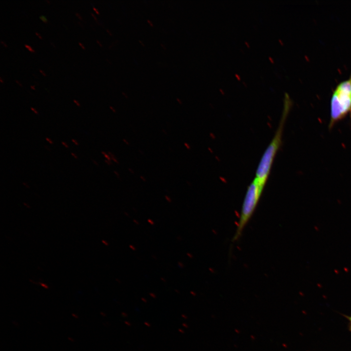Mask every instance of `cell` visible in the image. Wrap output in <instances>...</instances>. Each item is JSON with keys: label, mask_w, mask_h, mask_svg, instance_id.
<instances>
[{"label": "cell", "mask_w": 351, "mask_h": 351, "mask_svg": "<svg viewBox=\"0 0 351 351\" xmlns=\"http://www.w3.org/2000/svg\"><path fill=\"white\" fill-rule=\"evenodd\" d=\"M102 243L104 244L105 246H108V244H109L108 243L106 240H102Z\"/></svg>", "instance_id": "cell-17"}, {"label": "cell", "mask_w": 351, "mask_h": 351, "mask_svg": "<svg viewBox=\"0 0 351 351\" xmlns=\"http://www.w3.org/2000/svg\"><path fill=\"white\" fill-rule=\"evenodd\" d=\"M165 199L169 202H170L171 201V199L168 196H165Z\"/></svg>", "instance_id": "cell-16"}, {"label": "cell", "mask_w": 351, "mask_h": 351, "mask_svg": "<svg viewBox=\"0 0 351 351\" xmlns=\"http://www.w3.org/2000/svg\"><path fill=\"white\" fill-rule=\"evenodd\" d=\"M139 41L140 43H141V44L143 46H144V45H145V44L143 43V42H142V41L139 40Z\"/></svg>", "instance_id": "cell-35"}, {"label": "cell", "mask_w": 351, "mask_h": 351, "mask_svg": "<svg viewBox=\"0 0 351 351\" xmlns=\"http://www.w3.org/2000/svg\"><path fill=\"white\" fill-rule=\"evenodd\" d=\"M39 284L40 286H41L42 287H43V288H44V289H49L48 286L47 284H45V283H44L39 282Z\"/></svg>", "instance_id": "cell-4"}, {"label": "cell", "mask_w": 351, "mask_h": 351, "mask_svg": "<svg viewBox=\"0 0 351 351\" xmlns=\"http://www.w3.org/2000/svg\"><path fill=\"white\" fill-rule=\"evenodd\" d=\"M28 50H29L30 52H35L31 47L29 49H28Z\"/></svg>", "instance_id": "cell-26"}, {"label": "cell", "mask_w": 351, "mask_h": 351, "mask_svg": "<svg viewBox=\"0 0 351 351\" xmlns=\"http://www.w3.org/2000/svg\"><path fill=\"white\" fill-rule=\"evenodd\" d=\"M76 15H77V16L78 17V18H79V19H82V18H81V17H80V15H79V14H78V13H76Z\"/></svg>", "instance_id": "cell-29"}, {"label": "cell", "mask_w": 351, "mask_h": 351, "mask_svg": "<svg viewBox=\"0 0 351 351\" xmlns=\"http://www.w3.org/2000/svg\"><path fill=\"white\" fill-rule=\"evenodd\" d=\"M97 42L98 43V44H99L100 46H102V45L100 43V42H99L98 39H97Z\"/></svg>", "instance_id": "cell-33"}, {"label": "cell", "mask_w": 351, "mask_h": 351, "mask_svg": "<svg viewBox=\"0 0 351 351\" xmlns=\"http://www.w3.org/2000/svg\"><path fill=\"white\" fill-rule=\"evenodd\" d=\"M102 154L105 157L107 158L109 161L110 160V156L107 155L105 152H102Z\"/></svg>", "instance_id": "cell-6"}, {"label": "cell", "mask_w": 351, "mask_h": 351, "mask_svg": "<svg viewBox=\"0 0 351 351\" xmlns=\"http://www.w3.org/2000/svg\"><path fill=\"white\" fill-rule=\"evenodd\" d=\"M35 34L40 39H41L42 38L40 36V35L37 33L35 32Z\"/></svg>", "instance_id": "cell-32"}, {"label": "cell", "mask_w": 351, "mask_h": 351, "mask_svg": "<svg viewBox=\"0 0 351 351\" xmlns=\"http://www.w3.org/2000/svg\"><path fill=\"white\" fill-rule=\"evenodd\" d=\"M92 162L96 165H98V163H97V162H96L94 160L92 159Z\"/></svg>", "instance_id": "cell-27"}, {"label": "cell", "mask_w": 351, "mask_h": 351, "mask_svg": "<svg viewBox=\"0 0 351 351\" xmlns=\"http://www.w3.org/2000/svg\"><path fill=\"white\" fill-rule=\"evenodd\" d=\"M71 155H72V156H73L75 158H76V159H78V156H77V155L75 153L72 152V153H71Z\"/></svg>", "instance_id": "cell-13"}, {"label": "cell", "mask_w": 351, "mask_h": 351, "mask_svg": "<svg viewBox=\"0 0 351 351\" xmlns=\"http://www.w3.org/2000/svg\"><path fill=\"white\" fill-rule=\"evenodd\" d=\"M30 87H31V88H32L33 89H34V90L35 89L34 86H31Z\"/></svg>", "instance_id": "cell-43"}, {"label": "cell", "mask_w": 351, "mask_h": 351, "mask_svg": "<svg viewBox=\"0 0 351 351\" xmlns=\"http://www.w3.org/2000/svg\"><path fill=\"white\" fill-rule=\"evenodd\" d=\"M22 183H23V184L24 186H25L27 188H29V186L28 185V184H27V183H25V182H23Z\"/></svg>", "instance_id": "cell-25"}, {"label": "cell", "mask_w": 351, "mask_h": 351, "mask_svg": "<svg viewBox=\"0 0 351 351\" xmlns=\"http://www.w3.org/2000/svg\"><path fill=\"white\" fill-rule=\"evenodd\" d=\"M93 9L96 11L97 14H99V12H98V10L97 9H96L95 7L94 6H93Z\"/></svg>", "instance_id": "cell-21"}, {"label": "cell", "mask_w": 351, "mask_h": 351, "mask_svg": "<svg viewBox=\"0 0 351 351\" xmlns=\"http://www.w3.org/2000/svg\"><path fill=\"white\" fill-rule=\"evenodd\" d=\"M266 184L254 177L246 190L237 229L233 239L237 240L255 211Z\"/></svg>", "instance_id": "cell-3"}, {"label": "cell", "mask_w": 351, "mask_h": 351, "mask_svg": "<svg viewBox=\"0 0 351 351\" xmlns=\"http://www.w3.org/2000/svg\"><path fill=\"white\" fill-rule=\"evenodd\" d=\"M43 22H47V20L44 15H40L39 17Z\"/></svg>", "instance_id": "cell-5"}, {"label": "cell", "mask_w": 351, "mask_h": 351, "mask_svg": "<svg viewBox=\"0 0 351 351\" xmlns=\"http://www.w3.org/2000/svg\"><path fill=\"white\" fill-rule=\"evenodd\" d=\"M147 22L149 23V24L151 26H154L153 23L149 20H147Z\"/></svg>", "instance_id": "cell-20"}, {"label": "cell", "mask_w": 351, "mask_h": 351, "mask_svg": "<svg viewBox=\"0 0 351 351\" xmlns=\"http://www.w3.org/2000/svg\"><path fill=\"white\" fill-rule=\"evenodd\" d=\"M15 81H16L19 85H20V86H22V85H21L17 80H15Z\"/></svg>", "instance_id": "cell-31"}, {"label": "cell", "mask_w": 351, "mask_h": 351, "mask_svg": "<svg viewBox=\"0 0 351 351\" xmlns=\"http://www.w3.org/2000/svg\"><path fill=\"white\" fill-rule=\"evenodd\" d=\"M147 221L150 224L152 225H153L155 223L154 221L152 219H150V218L148 219Z\"/></svg>", "instance_id": "cell-8"}, {"label": "cell", "mask_w": 351, "mask_h": 351, "mask_svg": "<svg viewBox=\"0 0 351 351\" xmlns=\"http://www.w3.org/2000/svg\"><path fill=\"white\" fill-rule=\"evenodd\" d=\"M39 72H40V73H41L42 74V75H43L44 76H46V75L44 74V73L41 70L39 69Z\"/></svg>", "instance_id": "cell-24"}, {"label": "cell", "mask_w": 351, "mask_h": 351, "mask_svg": "<svg viewBox=\"0 0 351 351\" xmlns=\"http://www.w3.org/2000/svg\"><path fill=\"white\" fill-rule=\"evenodd\" d=\"M161 279L162 280V281H164V282H165V281H166L165 279L164 278L163 279V278H162V277L161 278Z\"/></svg>", "instance_id": "cell-38"}, {"label": "cell", "mask_w": 351, "mask_h": 351, "mask_svg": "<svg viewBox=\"0 0 351 351\" xmlns=\"http://www.w3.org/2000/svg\"><path fill=\"white\" fill-rule=\"evenodd\" d=\"M46 1L47 2H48V3L49 2V1L48 0H46Z\"/></svg>", "instance_id": "cell-45"}, {"label": "cell", "mask_w": 351, "mask_h": 351, "mask_svg": "<svg viewBox=\"0 0 351 351\" xmlns=\"http://www.w3.org/2000/svg\"><path fill=\"white\" fill-rule=\"evenodd\" d=\"M122 94H123L124 96H125L127 98V96L126 95L125 93H124L123 92H122Z\"/></svg>", "instance_id": "cell-41"}, {"label": "cell", "mask_w": 351, "mask_h": 351, "mask_svg": "<svg viewBox=\"0 0 351 351\" xmlns=\"http://www.w3.org/2000/svg\"><path fill=\"white\" fill-rule=\"evenodd\" d=\"M91 15L93 16V17L94 18L95 20H97V18H96V17L95 16V15H94L93 13H91Z\"/></svg>", "instance_id": "cell-30"}, {"label": "cell", "mask_w": 351, "mask_h": 351, "mask_svg": "<svg viewBox=\"0 0 351 351\" xmlns=\"http://www.w3.org/2000/svg\"><path fill=\"white\" fill-rule=\"evenodd\" d=\"M0 42L5 46L7 47V45L5 44L4 42H3L2 40L0 41Z\"/></svg>", "instance_id": "cell-28"}, {"label": "cell", "mask_w": 351, "mask_h": 351, "mask_svg": "<svg viewBox=\"0 0 351 351\" xmlns=\"http://www.w3.org/2000/svg\"><path fill=\"white\" fill-rule=\"evenodd\" d=\"M67 339L70 342H74L75 341L74 339L73 338H72V337H70V336L68 337Z\"/></svg>", "instance_id": "cell-15"}, {"label": "cell", "mask_w": 351, "mask_h": 351, "mask_svg": "<svg viewBox=\"0 0 351 351\" xmlns=\"http://www.w3.org/2000/svg\"><path fill=\"white\" fill-rule=\"evenodd\" d=\"M134 222L136 224H139V222L138 221L136 220V219L133 220Z\"/></svg>", "instance_id": "cell-22"}, {"label": "cell", "mask_w": 351, "mask_h": 351, "mask_svg": "<svg viewBox=\"0 0 351 351\" xmlns=\"http://www.w3.org/2000/svg\"><path fill=\"white\" fill-rule=\"evenodd\" d=\"M45 139H46V140L47 142H48L50 144H53V141H52L50 138H49V137H46V138H45Z\"/></svg>", "instance_id": "cell-7"}, {"label": "cell", "mask_w": 351, "mask_h": 351, "mask_svg": "<svg viewBox=\"0 0 351 351\" xmlns=\"http://www.w3.org/2000/svg\"><path fill=\"white\" fill-rule=\"evenodd\" d=\"M72 317H73L74 318H76V319H78V316L75 313H72Z\"/></svg>", "instance_id": "cell-12"}, {"label": "cell", "mask_w": 351, "mask_h": 351, "mask_svg": "<svg viewBox=\"0 0 351 351\" xmlns=\"http://www.w3.org/2000/svg\"><path fill=\"white\" fill-rule=\"evenodd\" d=\"M125 214H126V215L127 216H129V215H128V214L127 213H125Z\"/></svg>", "instance_id": "cell-44"}, {"label": "cell", "mask_w": 351, "mask_h": 351, "mask_svg": "<svg viewBox=\"0 0 351 351\" xmlns=\"http://www.w3.org/2000/svg\"><path fill=\"white\" fill-rule=\"evenodd\" d=\"M349 115L351 116V73L349 78L340 82L333 91L329 128H332Z\"/></svg>", "instance_id": "cell-2"}, {"label": "cell", "mask_w": 351, "mask_h": 351, "mask_svg": "<svg viewBox=\"0 0 351 351\" xmlns=\"http://www.w3.org/2000/svg\"><path fill=\"white\" fill-rule=\"evenodd\" d=\"M73 101L77 104V105L78 106V107L80 106V104L79 103V102H78L77 100H75V99H74V100H73Z\"/></svg>", "instance_id": "cell-19"}, {"label": "cell", "mask_w": 351, "mask_h": 351, "mask_svg": "<svg viewBox=\"0 0 351 351\" xmlns=\"http://www.w3.org/2000/svg\"><path fill=\"white\" fill-rule=\"evenodd\" d=\"M110 109L114 112H115V110H114V108H113L112 106H110Z\"/></svg>", "instance_id": "cell-36"}, {"label": "cell", "mask_w": 351, "mask_h": 351, "mask_svg": "<svg viewBox=\"0 0 351 351\" xmlns=\"http://www.w3.org/2000/svg\"><path fill=\"white\" fill-rule=\"evenodd\" d=\"M0 82H1V83H2V82H2V79H1V78H0Z\"/></svg>", "instance_id": "cell-42"}, {"label": "cell", "mask_w": 351, "mask_h": 351, "mask_svg": "<svg viewBox=\"0 0 351 351\" xmlns=\"http://www.w3.org/2000/svg\"><path fill=\"white\" fill-rule=\"evenodd\" d=\"M177 99V100H178V102H180V103H181V100H180V99H178V98H177V99Z\"/></svg>", "instance_id": "cell-39"}, {"label": "cell", "mask_w": 351, "mask_h": 351, "mask_svg": "<svg viewBox=\"0 0 351 351\" xmlns=\"http://www.w3.org/2000/svg\"><path fill=\"white\" fill-rule=\"evenodd\" d=\"M349 319L351 322V317H349Z\"/></svg>", "instance_id": "cell-40"}, {"label": "cell", "mask_w": 351, "mask_h": 351, "mask_svg": "<svg viewBox=\"0 0 351 351\" xmlns=\"http://www.w3.org/2000/svg\"><path fill=\"white\" fill-rule=\"evenodd\" d=\"M178 266L180 268H183V267H184V264H183V263H182L181 262H180V261H179V262H178Z\"/></svg>", "instance_id": "cell-9"}, {"label": "cell", "mask_w": 351, "mask_h": 351, "mask_svg": "<svg viewBox=\"0 0 351 351\" xmlns=\"http://www.w3.org/2000/svg\"><path fill=\"white\" fill-rule=\"evenodd\" d=\"M72 141L75 143V144L77 146H78L79 145L78 143L77 142V141L74 139H72Z\"/></svg>", "instance_id": "cell-14"}, {"label": "cell", "mask_w": 351, "mask_h": 351, "mask_svg": "<svg viewBox=\"0 0 351 351\" xmlns=\"http://www.w3.org/2000/svg\"><path fill=\"white\" fill-rule=\"evenodd\" d=\"M290 105V101L285 99L278 126L273 138L264 151L256 170L255 177L265 184H266L268 179L274 158L282 144L284 127Z\"/></svg>", "instance_id": "cell-1"}, {"label": "cell", "mask_w": 351, "mask_h": 351, "mask_svg": "<svg viewBox=\"0 0 351 351\" xmlns=\"http://www.w3.org/2000/svg\"><path fill=\"white\" fill-rule=\"evenodd\" d=\"M78 44L80 45V46H81L83 49H85L84 46L82 44H81V43H80V42H78Z\"/></svg>", "instance_id": "cell-23"}, {"label": "cell", "mask_w": 351, "mask_h": 351, "mask_svg": "<svg viewBox=\"0 0 351 351\" xmlns=\"http://www.w3.org/2000/svg\"><path fill=\"white\" fill-rule=\"evenodd\" d=\"M30 109L32 111H33L34 113H35L36 115H39L38 112L34 108L30 107Z\"/></svg>", "instance_id": "cell-10"}, {"label": "cell", "mask_w": 351, "mask_h": 351, "mask_svg": "<svg viewBox=\"0 0 351 351\" xmlns=\"http://www.w3.org/2000/svg\"><path fill=\"white\" fill-rule=\"evenodd\" d=\"M150 295H151V296L152 297H155V295H154V293H150Z\"/></svg>", "instance_id": "cell-34"}, {"label": "cell", "mask_w": 351, "mask_h": 351, "mask_svg": "<svg viewBox=\"0 0 351 351\" xmlns=\"http://www.w3.org/2000/svg\"><path fill=\"white\" fill-rule=\"evenodd\" d=\"M106 31H107L108 33H109L110 34V35H112V34L110 33L109 30H108V29H106Z\"/></svg>", "instance_id": "cell-37"}, {"label": "cell", "mask_w": 351, "mask_h": 351, "mask_svg": "<svg viewBox=\"0 0 351 351\" xmlns=\"http://www.w3.org/2000/svg\"><path fill=\"white\" fill-rule=\"evenodd\" d=\"M61 144H62L65 148H69V146L68 145V144H67L66 142H64V141H62V142H61Z\"/></svg>", "instance_id": "cell-11"}, {"label": "cell", "mask_w": 351, "mask_h": 351, "mask_svg": "<svg viewBox=\"0 0 351 351\" xmlns=\"http://www.w3.org/2000/svg\"><path fill=\"white\" fill-rule=\"evenodd\" d=\"M129 247H130V249H132V250H133V251H135V250H136V248L134 247V246H133V245H129Z\"/></svg>", "instance_id": "cell-18"}]
</instances>
